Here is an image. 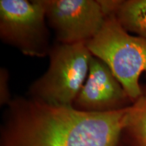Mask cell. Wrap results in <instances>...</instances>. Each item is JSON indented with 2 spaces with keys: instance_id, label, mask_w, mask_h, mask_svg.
<instances>
[{
  "instance_id": "obj_6",
  "label": "cell",
  "mask_w": 146,
  "mask_h": 146,
  "mask_svg": "<svg viewBox=\"0 0 146 146\" xmlns=\"http://www.w3.org/2000/svg\"><path fill=\"white\" fill-rule=\"evenodd\" d=\"M125 89L108 66L91 58L87 79L72 107L89 112H108L132 104Z\"/></svg>"
},
{
  "instance_id": "obj_9",
  "label": "cell",
  "mask_w": 146,
  "mask_h": 146,
  "mask_svg": "<svg viewBox=\"0 0 146 146\" xmlns=\"http://www.w3.org/2000/svg\"><path fill=\"white\" fill-rule=\"evenodd\" d=\"M9 72L7 69H0V105L8 106L12 101L9 87Z\"/></svg>"
},
{
  "instance_id": "obj_5",
  "label": "cell",
  "mask_w": 146,
  "mask_h": 146,
  "mask_svg": "<svg viewBox=\"0 0 146 146\" xmlns=\"http://www.w3.org/2000/svg\"><path fill=\"white\" fill-rule=\"evenodd\" d=\"M47 21L58 43H87L96 35L106 19L96 0H41Z\"/></svg>"
},
{
  "instance_id": "obj_7",
  "label": "cell",
  "mask_w": 146,
  "mask_h": 146,
  "mask_svg": "<svg viewBox=\"0 0 146 146\" xmlns=\"http://www.w3.org/2000/svg\"><path fill=\"white\" fill-rule=\"evenodd\" d=\"M122 141L127 146H146V86L128 108Z\"/></svg>"
},
{
  "instance_id": "obj_3",
  "label": "cell",
  "mask_w": 146,
  "mask_h": 146,
  "mask_svg": "<svg viewBox=\"0 0 146 146\" xmlns=\"http://www.w3.org/2000/svg\"><path fill=\"white\" fill-rule=\"evenodd\" d=\"M50 66L29 89L31 98L56 107H72L88 75L93 54L86 43L52 47Z\"/></svg>"
},
{
  "instance_id": "obj_1",
  "label": "cell",
  "mask_w": 146,
  "mask_h": 146,
  "mask_svg": "<svg viewBox=\"0 0 146 146\" xmlns=\"http://www.w3.org/2000/svg\"><path fill=\"white\" fill-rule=\"evenodd\" d=\"M128 108L89 112L16 98L5 112L0 146H120Z\"/></svg>"
},
{
  "instance_id": "obj_4",
  "label": "cell",
  "mask_w": 146,
  "mask_h": 146,
  "mask_svg": "<svg viewBox=\"0 0 146 146\" xmlns=\"http://www.w3.org/2000/svg\"><path fill=\"white\" fill-rule=\"evenodd\" d=\"M41 0H1L0 38L26 56H49L52 47Z\"/></svg>"
},
{
  "instance_id": "obj_8",
  "label": "cell",
  "mask_w": 146,
  "mask_h": 146,
  "mask_svg": "<svg viewBox=\"0 0 146 146\" xmlns=\"http://www.w3.org/2000/svg\"><path fill=\"white\" fill-rule=\"evenodd\" d=\"M114 15L127 32L146 39V0H120Z\"/></svg>"
},
{
  "instance_id": "obj_2",
  "label": "cell",
  "mask_w": 146,
  "mask_h": 146,
  "mask_svg": "<svg viewBox=\"0 0 146 146\" xmlns=\"http://www.w3.org/2000/svg\"><path fill=\"white\" fill-rule=\"evenodd\" d=\"M86 44L93 56L109 67L131 102L137 100L143 92L140 76L146 74V39L129 34L111 14Z\"/></svg>"
}]
</instances>
